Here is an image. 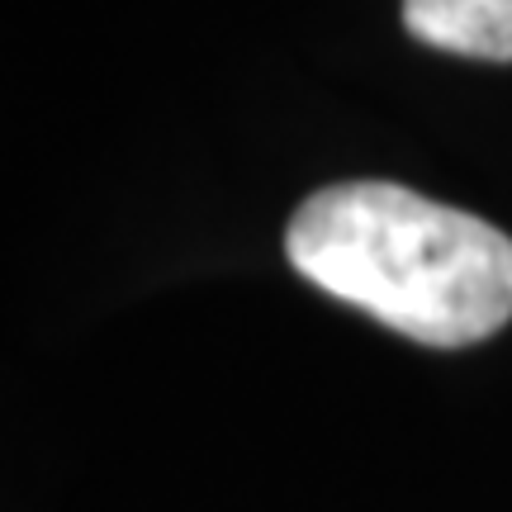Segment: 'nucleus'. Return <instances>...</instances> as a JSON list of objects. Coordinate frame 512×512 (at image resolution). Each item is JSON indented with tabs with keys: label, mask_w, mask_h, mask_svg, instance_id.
Wrapping results in <instances>:
<instances>
[{
	"label": "nucleus",
	"mask_w": 512,
	"mask_h": 512,
	"mask_svg": "<svg viewBox=\"0 0 512 512\" xmlns=\"http://www.w3.org/2000/svg\"><path fill=\"white\" fill-rule=\"evenodd\" d=\"M294 271L427 347H470L512 318V238L389 181L328 185L285 228Z\"/></svg>",
	"instance_id": "obj_1"
},
{
	"label": "nucleus",
	"mask_w": 512,
	"mask_h": 512,
	"mask_svg": "<svg viewBox=\"0 0 512 512\" xmlns=\"http://www.w3.org/2000/svg\"><path fill=\"white\" fill-rule=\"evenodd\" d=\"M403 24L441 53L512 62V0H403Z\"/></svg>",
	"instance_id": "obj_2"
}]
</instances>
